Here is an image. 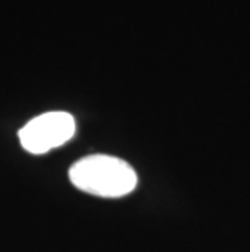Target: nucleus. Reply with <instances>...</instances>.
<instances>
[{
  "instance_id": "nucleus-1",
  "label": "nucleus",
  "mask_w": 250,
  "mask_h": 252,
  "mask_svg": "<svg viewBox=\"0 0 250 252\" xmlns=\"http://www.w3.org/2000/svg\"><path fill=\"white\" fill-rule=\"evenodd\" d=\"M70 182L86 194L119 198L129 195L137 187V173L124 159L111 155H89L72 164Z\"/></svg>"
},
{
  "instance_id": "nucleus-2",
  "label": "nucleus",
  "mask_w": 250,
  "mask_h": 252,
  "mask_svg": "<svg viewBox=\"0 0 250 252\" xmlns=\"http://www.w3.org/2000/svg\"><path fill=\"white\" fill-rule=\"evenodd\" d=\"M77 124L72 114L63 111L46 112L29 121L20 130V142L26 152L42 155L62 147L75 135Z\"/></svg>"
}]
</instances>
